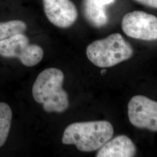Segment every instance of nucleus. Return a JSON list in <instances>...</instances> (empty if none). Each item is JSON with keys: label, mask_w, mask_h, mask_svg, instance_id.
I'll return each instance as SVG.
<instances>
[{"label": "nucleus", "mask_w": 157, "mask_h": 157, "mask_svg": "<svg viewBox=\"0 0 157 157\" xmlns=\"http://www.w3.org/2000/svg\"><path fill=\"white\" fill-rule=\"evenodd\" d=\"M63 80L62 71L51 67L42 71L34 82V99L43 104L46 112H64L69 107L67 93L62 88Z\"/></svg>", "instance_id": "f257e3e1"}, {"label": "nucleus", "mask_w": 157, "mask_h": 157, "mask_svg": "<svg viewBox=\"0 0 157 157\" xmlns=\"http://www.w3.org/2000/svg\"><path fill=\"white\" fill-rule=\"evenodd\" d=\"M113 135L112 124L108 121L77 122L65 129L62 141L64 144L75 145L81 151H94L112 139Z\"/></svg>", "instance_id": "f03ea898"}, {"label": "nucleus", "mask_w": 157, "mask_h": 157, "mask_svg": "<svg viewBox=\"0 0 157 157\" xmlns=\"http://www.w3.org/2000/svg\"><path fill=\"white\" fill-rule=\"evenodd\" d=\"M88 59L95 66L109 67L130 59L133 55L132 45L119 33L95 40L86 49Z\"/></svg>", "instance_id": "7ed1b4c3"}, {"label": "nucleus", "mask_w": 157, "mask_h": 157, "mask_svg": "<svg viewBox=\"0 0 157 157\" xmlns=\"http://www.w3.org/2000/svg\"><path fill=\"white\" fill-rule=\"evenodd\" d=\"M0 56L6 58H17L23 64L31 67L43 59V48L36 44H30L23 33L15 34L0 41Z\"/></svg>", "instance_id": "20e7f679"}, {"label": "nucleus", "mask_w": 157, "mask_h": 157, "mask_svg": "<svg viewBox=\"0 0 157 157\" xmlns=\"http://www.w3.org/2000/svg\"><path fill=\"white\" fill-rule=\"evenodd\" d=\"M122 29L130 37L145 41L156 40L157 17L146 12H130L123 17Z\"/></svg>", "instance_id": "39448f33"}, {"label": "nucleus", "mask_w": 157, "mask_h": 157, "mask_svg": "<svg viewBox=\"0 0 157 157\" xmlns=\"http://www.w3.org/2000/svg\"><path fill=\"white\" fill-rule=\"evenodd\" d=\"M128 117L135 127L157 130V102L144 95H135L128 104Z\"/></svg>", "instance_id": "423d86ee"}, {"label": "nucleus", "mask_w": 157, "mask_h": 157, "mask_svg": "<svg viewBox=\"0 0 157 157\" xmlns=\"http://www.w3.org/2000/svg\"><path fill=\"white\" fill-rule=\"evenodd\" d=\"M48 20L60 28L72 26L78 19V11L71 0H43Z\"/></svg>", "instance_id": "0eeeda50"}, {"label": "nucleus", "mask_w": 157, "mask_h": 157, "mask_svg": "<svg viewBox=\"0 0 157 157\" xmlns=\"http://www.w3.org/2000/svg\"><path fill=\"white\" fill-rule=\"evenodd\" d=\"M117 0H83L82 9L86 21L96 28H101L109 21L106 7Z\"/></svg>", "instance_id": "6e6552de"}, {"label": "nucleus", "mask_w": 157, "mask_h": 157, "mask_svg": "<svg viewBox=\"0 0 157 157\" xmlns=\"http://www.w3.org/2000/svg\"><path fill=\"white\" fill-rule=\"evenodd\" d=\"M97 152V157H133L136 147L130 139L121 135L107 141Z\"/></svg>", "instance_id": "1a4fd4ad"}, {"label": "nucleus", "mask_w": 157, "mask_h": 157, "mask_svg": "<svg viewBox=\"0 0 157 157\" xmlns=\"http://www.w3.org/2000/svg\"><path fill=\"white\" fill-rule=\"evenodd\" d=\"M12 111L6 103L0 102V147L6 143L11 125Z\"/></svg>", "instance_id": "9d476101"}, {"label": "nucleus", "mask_w": 157, "mask_h": 157, "mask_svg": "<svg viewBox=\"0 0 157 157\" xmlns=\"http://www.w3.org/2000/svg\"><path fill=\"white\" fill-rule=\"evenodd\" d=\"M26 29V23L21 20H11L0 22V41L15 34L23 33Z\"/></svg>", "instance_id": "9b49d317"}, {"label": "nucleus", "mask_w": 157, "mask_h": 157, "mask_svg": "<svg viewBox=\"0 0 157 157\" xmlns=\"http://www.w3.org/2000/svg\"><path fill=\"white\" fill-rule=\"evenodd\" d=\"M134 1L143 6L151 7L155 9L157 8V0H134Z\"/></svg>", "instance_id": "f8f14e48"}, {"label": "nucleus", "mask_w": 157, "mask_h": 157, "mask_svg": "<svg viewBox=\"0 0 157 157\" xmlns=\"http://www.w3.org/2000/svg\"><path fill=\"white\" fill-rule=\"evenodd\" d=\"M106 73H107V70L105 69H102L101 71V74L102 76H104Z\"/></svg>", "instance_id": "ddd939ff"}]
</instances>
